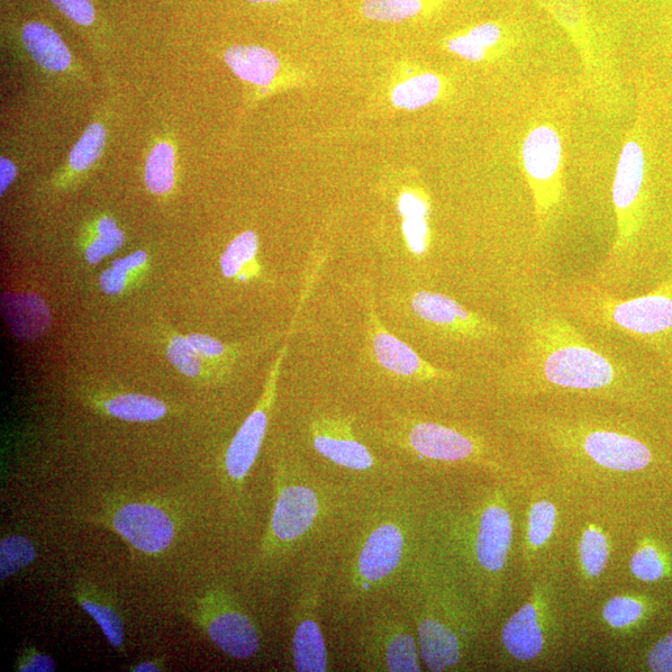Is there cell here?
<instances>
[{"instance_id": "obj_1", "label": "cell", "mask_w": 672, "mask_h": 672, "mask_svg": "<svg viewBox=\"0 0 672 672\" xmlns=\"http://www.w3.org/2000/svg\"><path fill=\"white\" fill-rule=\"evenodd\" d=\"M523 347L507 371L515 394H577L617 399L628 372L566 316L533 309L523 316Z\"/></svg>"}, {"instance_id": "obj_2", "label": "cell", "mask_w": 672, "mask_h": 672, "mask_svg": "<svg viewBox=\"0 0 672 672\" xmlns=\"http://www.w3.org/2000/svg\"><path fill=\"white\" fill-rule=\"evenodd\" d=\"M452 576L443 561L428 553L416 556L404 577L405 603L422 664L433 672L461 667L475 633Z\"/></svg>"}, {"instance_id": "obj_3", "label": "cell", "mask_w": 672, "mask_h": 672, "mask_svg": "<svg viewBox=\"0 0 672 672\" xmlns=\"http://www.w3.org/2000/svg\"><path fill=\"white\" fill-rule=\"evenodd\" d=\"M432 556L461 568L477 587L497 586L506 573L513 544L510 503L501 490L487 494L467 510L443 513L431 523Z\"/></svg>"}, {"instance_id": "obj_4", "label": "cell", "mask_w": 672, "mask_h": 672, "mask_svg": "<svg viewBox=\"0 0 672 672\" xmlns=\"http://www.w3.org/2000/svg\"><path fill=\"white\" fill-rule=\"evenodd\" d=\"M340 575L345 605L370 601L404 578L415 556V524L404 506L372 512L360 526Z\"/></svg>"}, {"instance_id": "obj_5", "label": "cell", "mask_w": 672, "mask_h": 672, "mask_svg": "<svg viewBox=\"0 0 672 672\" xmlns=\"http://www.w3.org/2000/svg\"><path fill=\"white\" fill-rule=\"evenodd\" d=\"M520 426L547 441L560 456L606 474H632L652 461L648 444L612 424L524 416Z\"/></svg>"}, {"instance_id": "obj_6", "label": "cell", "mask_w": 672, "mask_h": 672, "mask_svg": "<svg viewBox=\"0 0 672 672\" xmlns=\"http://www.w3.org/2000/svg\"><path fill=\"white\" fill-rule=\"evenodd\" d=\"M334 506L329 490L316 483L305 470H281L266 542L267 552L286 554L305 547L334 513Z\"/></svg>"}, {"instance_id": "obj_7", "label": "cell", "mask_w": 672, "mask_h": 672, "mask_svg": "<svg viewBox=\"0 0 672 672\" xmlns=\"http://www.w3.org/2000/svg\"><path fill=\"white\" fill-rule=\"evenodd\" d=\"M390 438L399 449L417 459L443 463H484L489 461L487 444L478 436L452 426L415 417H397Z\"/></svg>"}, {"instance_id": "obj_8", "label": "cell", "mask_w": 672, "mask_h": 672, "mask_svg": "<svg viewBox=\"0 0 672 672\" xmlns=\"http://www.w3.org/2000/svg\"><path fill=\"white\" fill-rule=\"evenodd\" d=\"M359 664L369 671L420 672L419 644L410 622L402 614L381 610L370 617L358 645Z\"/></svg>"}, {"instance_id": "obj_9", "label": "cell", "mask_w": 672, "mask_h": 672, "mask_svg": "<svg viewBox=\"0 0 672 672\" xmlns=\"http://www.w3.org/2000/svg\"><path fill=\"white\" fill-rule=\"evenodd\" d=\"M563 144L556 129L543 124L525 136L522 162L532 189L540 230L546 229L561 201Z\"/></svg>"}, {"instance_id": "obj_10", "label": "cell", "mask_w": 672, "mask_h": 672, "mask_svg": "<svg viewBox=\"0 0 672 672\" xmlns=\"http://www.w3.org/2000/svg\"><path fill=\"white\" fill-rule=\"evenodd\" d=\"M325 568H312L304 575L299 590L292 635V659L299 672L329 671V652L320 621Z\"/></svg>"}, {"instance_id": "obj_11", "label": "cell", "mask_w": 672, "mask_h": 672, "mask_svg": "<svg viewBox=\"0 0 672 672\" xmlns=\"http://www.w3.org/2000/svg\"><path fill=\"white\" fill-rule=\"evenodd\" d=\"M552 632V612L547 588L538 586L503 625L501 641L507 656L519 662H530L547 649Z\"/></svg>"}, {"instance_id": "obj_12", "label": "cell", "mask_w": 672, "mask_h": 672, "mask_svg": "<svg viewBox=\"0 0 672 672\" xmlns=\"http://www.w3.org/2000/svg\"><path fill=\"white\" fill-rule=\"evenodd\" d=\"M410 305L420 321L449 338L479 340L499 333L496 324L468 311L449 296L421 290L412 297Z\"/></svg>"}, {"instance_id": "obj_13", "label": "cell", "mask_w": 672, "mask_h": 672, "mask_svg": "<svg viewBox=\"0 0 672 672\" xmlns=\"http://www.w3.org/2000/svg\"><path fill=\"white\" fill-rule=\"evenodd\" d=\"M223 59L235 77L256 86L260 95L306 84L304 71L286 67L276 53L258 45H235L224 51Z\"/></svg>"}, {"instance_id": "obj_14", "label": "cell", "mask_w": 672, "mask_h": 672, "mask_svg": "<svg viewBox=\"0 0 672 672\" xmlns=\"http://www.w3.org/2000/svg\"><path fill=\"white\" fill-rule=\"evenodd\" d=\"M354 419L340 415H321L309 424V440L322 457L334 465L356 472L376 467V460L352 431Z\"/></svg>"}, {"instance_id": "obj_15", "label": "cell", "mask_w": 672, "mask_h": 672, "mask_svg": "<svg viewBox=\"0 0 672 672\" xmlns=\"http://www.w3.org/2000/svg\"><path fill=\"white\" fill-rule=\"evenodd\" d=\"M369 339L376 364L389 374L415 383H438L453 379L452 372L433 367L424 360L410 345L399 340L380 322L374 308L369 313Z\"/></svg>"}, {"instance_id": "obj_16", "label": "cell", "mask_w": 672, "mask_h": 672, "mask_svg": "<svg viewBox=\"0 0 672 672\" xmlns=\"http://www.w3.org/2000/svg\"><path fill=\"white\" fill-rule=\"evenodd\" d=\"M287 351L288 345H285V348L281 349L276 360L274 369L270 371L265 394H263L259 399L256 410H254L247 417V420L243 422L239 432L235 433L229 451H227V474H229L231 479L235 480V483H241V480L248 476L254 462H256L258 457L263 441H265L270 407L274 405L276 398L279 371L281 362H283L287 356Z\"/></svg>"}, {"instance_id": "obj_17", "label": "cell", "mask_w": 672, "mask_h": 672, "mask_svg": "<svg viewBox=\"0 0 672 672\" xmlns=\"http://www.w3.org/2000/svg\"><path fill=\"white\" fill-rule=\"evenodd\" d=\"M645 153L637 140L626 141L617 161L613 202L616 213L617 235L614 252L622 251L632 239L637 225V208L645 179Z\"/></svg>"}, {"instance_id": "obj_18", "label": "cell", "mask_w": 672, "mask_h": 672, "mask_svg": "<svg viewBox=\"0 0 672 672\" xmlns=\"http://www.w3.org/2000/svg\"><path fill=\"white\" fill-rule=\"evenodd\" d=\"M207 633L227 656L245 660L258 652L260 638L256 624L225 593H218L208 604Z\"/></svg>"}, {"instance_id": "obj_19", "label": "cell", "mask_w": 672, "mask_h": 672, "mask_svg": "<svg viewBox=\"0 0 672 672\" xmlns=\"http://www.w3.org/2000/svg\"><path fill=\"white\" fill-rule=\"evenodd\" d=\"M114 526L135 548L159 553L174 541L175 526L160 508L131 503L124 506L114 517Z\"/></svg>"}, {"instance_id": "obj_20", "label": "cell", "mask_w": 672, "mask_h": 672, "mask_svg": "<svg viewBox=\"0 0 672 672\" xmlns=\"http://www.w3.org/2000/svg\"><path fill=\"white\" fill-rule=\"evenodd\" d=\"M510 33L497 22L479 23L444 39L443 47L456 57L470 62H485L507 49Z\"/></svg>"}, {"instance_id": "obj_21", "label": "cell", "mask_w": 672, "mask_h": 672, "mask_svg": "<svg viewBox=\"0 0 672 672\" xmlns=\"http://www.w3.org/2000/svg\"><path fill=\"white\" fill-rule=\"evenodd\" d=\"M2 311L9 329L18 339H38L50 328L49 308L38 294L7 293L2 298Z\"/></svg>"}, {"instance_id": "obj_22", "label": "cell", "mask_w": 672, "mask_h": 672, "mask_svg": "<svg viewBox=\"0 0 672 672\" xmlns=\"http://www.w3.org/2000/svg\"><path fill=\"white\" fill-rule=\"evenodd\" d=\"M22 43L35 66L49 74H63L72 68V56L67 44L49 25L39 22L26 24Z\"/></svg>"}, {"instance_id": "obj_23", "label": "cell", "mask_w": 672, "mask_h": 672, "mask_svg": "<svg viewBox=\"0 0 672 672\" xmlns=\"http://www.w3.org/2000/svg\"><path fill=\"white\" fill-rule=\"evenodd\" d=\"M448 84L436 72L425 71L398 81L393 88L390 99L396 108L414 112L428 107L447 93Z\"/></svg>"}, {"instance_id": "obj_24", "label": "cell", "mask_w": 672, "mask_h": 672, "mask_svg": "<svg viewBox=\"0 0 672 672\" xmlns=\"http://www.w3.org/2000/svg\"><path fill=\"white\" fill-rule=\"evenodd\" d=\"M447 0H362L361 13L368 20L403 23L422 14H430Z\"/></svg>"}, {"instance_id": "obj_25", "label": "cell", "mask_w": 672, "mask_h": 672, "mask_svg": "<svg viewBox=\"0 0 672 672\" xmlns=\"http://www.w3.org/2000/svg\"><path fill=\"white\" fill-rule=\"evenodd\" d=\"M558 522V508L551 499H535L526 515L524 548L530 557L547 547L556 532Z\"/></svg>"}, {"instance_id": "obj_26", "label": "cell", "mask_w": 672, "mask_h": 672, "mask_svg": "<svg viewBox=\"0 0 672 672\" xmlns=\"http://www.w3.org/2000/svg\"><path fill=\"white\" fill-rule=\"evenodd\" d=\"M259 251L258 234L253 231L242 232L225 248L221 258L222 275L227 279L245 280L257 274Z\"/></svg>"}, {"instance_id": "obj_27", "label": "cell", "mask_w": 672, "mask_h": 672, "mask_svg": "<svg viewBox=\"0 0 672 672\" xmlns=\"http://www.w3.org/2000/svg\"><path fill=\"white\" fill-rule=\"evenodd\" d=\"M611 558V542L601 526L589 524L581 532L578 543V559L581 573L588 579L604 575Z\"/></svg>"}, {"instance_id": "obj_28", "label": "cell", "mask_w": 672, "mask_h": 672, "mask_svg": "<svg viewBox=\"0 0 672 672\" xmlns=\"http://www.w3.org/2000/svg\"><path fill=\"white\" fill-rule=\"evenodd\" d=\"M176 176V151L169 141H159L151 149L144 165V184L151 194L169 195Z\"/></svg>"}, {"instance_id": "obj_29", "label": "cell", "mask_w": 672, "mask_h": 672, "mask_svg": "<svg viewBox=\"0 0 672 672\" xmlns=\"http://www.w3.org/2000/svg\"><path fill=\"white\" fill-rule=\"evenodd\" d=\"M104 407L116 419L132 422L158 421L167 414L166 404L157 397L140 394L115 396L107 399Z\"/></svg>"}, {"instance_id": "obj_30", "label": "cell", "mask_w": 672, "mask_h": 672, "mask_svg": "<svg viewBox=\"0 0 672 672\" xmlns=\"http://www.w3.org/2000/svg\"><path fill=\"white\" fill-rule=\"evenodd\" d=\"M106 142V127L102 123L90 124L69 154V174L81 175L90 169H93L100 158L103 157Z\"/></svg>"}, {"instance_id": "obj_31", "label": "cell", "mask_w": 672, "mask_h": 672, "mask_svg": "<svg viewBox=\"0 0 672 672\" xmlns=\"http://www.w3.org/2000/svg\"><path fill=\"white\" fill-rule=\"evenodd\" d=\"M149 254L138 251L125 258H117L111 268L103 271L100 277V287L107 296H120L134 276L148 266Z\"/></svg>"}, {"instance_id": "obj_32", "label": "cell", "mask_w": 672, "mask_h": 672, "mask_svg": "<svg viewBox=\"0 0 672 672\" xmlns=\"http://www.w3.org/2000/svg\"><path fill=\"white\" fill-rule=\"evenodd\" d=\"M648 605L642 599L630 595H616L603 607V619L614 630L635 628L647 616Z\"/></svg>"}, {"instance_id": "obj_33", "label": "cell", "mask_w": 672, "mask_h": 672, "mask_svg": "<svg viewBox=\"0 0 672 672\" xmlns=\"http://www.w3.org/2000/svg\"><path fill=\"white\" fill-rule=\"evenodd\" d=\"M125 233L112 217H103L95 224V234L85 250V259L90 265H97L104 258L113 256L123 248Z\"/></svg>"}, {"instance_id": "obj_34", "label": "cell", "mask_w": 672, "mask_h": 672, "mask_svg": "<svg viewBox=\"0 0 672 672\" xmlns=\"http://www.w3.org/2000/svg\"><path fill=\"white\" fill-rule=\"evenodd\" d=\"M36 558L33 543L22 535H12L0 543V578L3 580L30 566Z\"/></svg>"}, {"instance_id": "obj_35", "label": "cell", "mask_w": 672, "mask_h": 672, "mask_svg": "<svg viewBox=\"0 0 672 672\" xmlns=\"http://www.w3.org/2000/svg\"><path fill=\"white\" fill-rule=\"evenodd\" d=\"M630 569L635 578L651 583L667 576L668 561L659 548L645 544L633 554Z\"/></svg>"}, {"instance_id": "obj_36", "label": "cell", "mask_w": 672, "mask_h": 672, "mask_svg": "<svg viewBox=\"0 0 672 672\" xmlns=\"http://www.w3.org/2000/svg\"><path fill=\"white\" fill-rule=\"evenodd\" d=\"M80 603L83 610L97 623L108 642L115 649H121L124 645V624L120 616L112 607L102 603L88 601V599H80Z\"/></svg>"}, {"instance_id": "obj_37", "label": "cell", "mask_w": 672, "mask_h": 672, "mask_svg": "<svg viewBox=\"0 0 672 672\" xmlns=\"http://www.w3.org/2000/svg\"><path fill=\"white\" fill-rule=\"evenodd\" d=\"M167 358L181 374L197 378L202 371V357L195 350L187 336L176 335L171 339Z\"/></svg>"}, {"instance_id": "obj_38", "label": "cell", "mask_w": 672, "mask_h": 672, "mask_svg": "<svg viewBox=\"0 0 672 672\" xmlns=\"http://www.w3.org/2000/svg\"><path fill=\"white\" fill-rule=\"evenodd\" d=\"M403 232L407 247L416 256H424V254L428 253L431 243L428 218H404Z\"/></svg>"}, {"instance_id": "obj_39", "label": "cell", "mask_w": 672, "mask_h": 672, "mask_svg": "<svg viewBox=\"0 0 672 672\" xmlns=\"http://www.w3.org/2000/svg\"><path fill=\"white\" fill-rule=\"evenodd\" d=\"M397 210L404 218H428L431 205L428 195L419 189H406L397 199Z\"/></svg>"}, {"instance_id": "obj_40", "label": "cell", "mask_w": 672, "mask_h": 672, "mask_svg": "<svg viewBox=\"0 0 672 672\" xmlns=\"http://www.w3.org/2000/svg\"><path fill=\"white\" fill-rule=\"evenodd\" d=\"M59 11L79 25L90 26L95 21V11L90 0H51Z\"/></svg>"}, {"instance_id": "obj_41", "label": "cell", "mask_w": 672, "mask_h": 672, "mask_svg": "<svg viewBox=\"0 0 672 672\" xmlns=\"http://www.w3.org/2000/svg\"><path fill=\"white\" fill-rule=\"evenodd\" d=\"M647 667L651 671L672 672V633L653 645L648 653Z\"/></svg>"}, {"instance_id": "obj_42", "label": "cell", "mask_w": 672, "mask_h": 672, "mask_svg": "<svg viewBox=\"0 0 672 672\" xmlns=\"http://www.w3.org/2000/svg\"><path fill=\"white\" fill-rule=\"evenodd\" d=\"M187 339L204 359H221L227 354L225 345L210 335L189 334Z\"/></svg>"}, {"instance_id": "obj_43", "label": "cell", "mask_w": 672, "mask_h": 672, "mask_svg": "<svg viewBox=\"0 0 672 672\" xmlns=\"http://www.w3.org/2000/svg\"><path fill=\"white\" fill-rule=\"evenodd\" d=\"M22 672H53L57 670L56 661L48 656L32 651L23 658L20 669Z\"/></svg>"}, {"instance_id": "obj_44", "label": "cell", "mask_w": 672, "mask_h": 672, "mask_svg": "<svg viewBox=\"0 0 672 672\" xmlns=\"http://www.w3.org/2000/svg\"><path fill=\"white\" fill-rule=\"evenodd\" d=\"M16 174L18 172L14 163L2 157V159H0V194H2V196L14 183Z\"/></svg>"}, {"instance_id": "obj_45", "label": "cell", "mask_w": 672, "mask_h": 672, "mask_svg": "<svg viewBox=\"0 0 672 672\" xmlns=\"http://www.w3.org/2000/svg\"><path fill=\"white\" fill-rule=\"evenodd\" d=\"M135 672H157L160 671L154 662H142V664L132 669Z\"/></svg>"}, {"instance_id": "obj_46", "label": "cell", "mask_w": 672, "mask_h": 672, "mask_svg": "<svg viewBox=\"0 0 672 672\" xmlns=\"http://www.w3.org/2000/svg\"><path fill=\"white\" fill-rule=\"evenodd\" d=\"M252 3H278L280 0H250Z\"/></svg>"}]
</instances>
